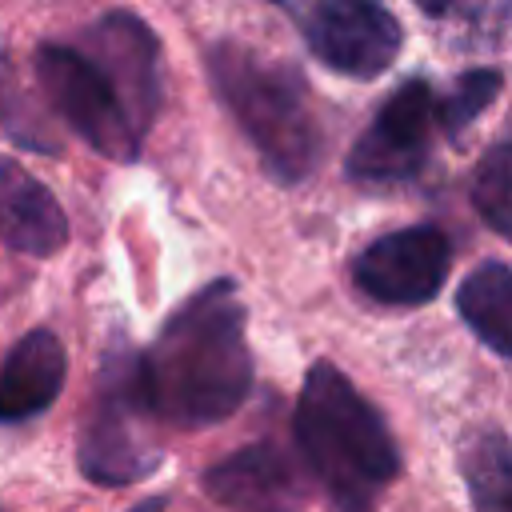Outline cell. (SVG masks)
<instances>
[{
	"instance_id": "obj_6",
	"label": "cell",
	"mask_w": 512,
	"mask_h": 512,
	"mask_svg": "<svg viewBox=\"0 0 512 512\" xmlns=\"http://www.w3.org/2000/svg\"><path fill=\"white\" fill-rule=\"evenodd\" d=\"M280 8L300 28L308 52L324 68L352 80H372L388 72L404 48L400 20L368 0H292Z\"/></svg>"
},
{
	"instance_id": "obj_12",
	"label": "cell",
	"mask_w": 512,
	"mask_h": 512,
	"mask_svg": "<svg viewBox=\"0 0 512 512\" xmlns=\"http://www.w3.org/2000/svg\"><path fill=\"white\" fill-rule=\"evenodd\" d=\"M204 492L236 512H284L296 492L292 468L272 440L248 444L204 472Z\"/></svg>"
},
{
	"instance_id": "obj_7",
	"label": "cell",
	"mask_w": 512,
	"mask_h": 512,
	"mask_svg": "<svg viewBox=\"0 0 512 512\" xmlns=\"http://www.w3.org/2000/svg\"><path fill=\"white\" fill-rule=\"evenodd\" d=\"M436 104L440 100H436L432 84L420 76L392 88V96L376 108V116L368 120V128L360 132V140L348 152V164H344L348 180H356V184L412 180L428 160L432 124H440Z\"/></svg>"
},
{
	"instance_id": "obj_10",
	"label": "cell",
	"mask_w": 512,
	"mask_h": 512,
	"mask_svg": "<svg viewBox=\"0 0 512 512\" xmlns=\"http://www.w3.org/2000/svg\"><path fill=\"white\" fill-rule=\"evenodd\" d=\"M68 352L52 328L20 336L0 364V424H24L48 412L64 388Z\"/></svg>"
},
{
	"instance_id": "obj_18",
	"label": "cell",
	"mask_w": 512,
	"mask_h": 512,
	"mask_svg": "<svg viewBox=\"0 0 512 512\" xmlns=\"http://www.w3.org/2000/svg\"><path fill=\"white\" fill-rule=\"evenodd\" d=\"M168 508V496H148V500H140L132 512H164Z\"/></svg>"
},
{
	"instance_id": "obj_11",
	"label": "cell",
	"mask_w": 512,
	"mask_h": 512,
	"mask_svg": "<svg viewBox=\"0 0 512 512\" xmlns=\"http://www.w3.org/2000/svg\"><path fill=\"white\" fill-rule=\"evenodd\" d=\"M0 244L24 256H52L68 244V216L56 196L8 156H0Z\"/></svg>"
},
{
	"instance_id": "obj_15",
	"label": "cell",
	"mask_w": 512,
	"mask_h": 512,
	"mask_svg": "<svg viewBox=\"0 0 512 512\" xmlns=\"http://www.w3.org/2000/svg\"><path fill=\"white\" fill-rule=\"evenodd\" d=\"M472 208L496 236L512 244V112L504 120V136L484 148L472 172Z\"/></svg>"
},
{
	"instance_id": "obj_9",
	"label": "cell",
	"mask_w": 512,
	"mask_h": 512,
	"mask_svg": "<svg viewBox=\"0 0 512 512\" xmlns=\"http://www.w3.org/2000/svg\"><path fill=\"white\" fill-rule=\"evenodd\" d=\"M84 52H92L108 76L116 80L128 116L140 136H148L156 112H160V40L156 32L136 16V12H104L88 32H84Z\"/></svg>"
},
{
	"instance_id": "obj_5",
	"label": "cell",
	"mask_w": 512,
	"mask_h": 512,
	"mask_svg": "<svg viewBox=\"0 0 512 512\" xmlns=\"http://www.w3.org/2000/svg\"><path fill=\"white\" fill-rule=\"evenodd\" d=\"M32 72L44 100L88 148L112 164H132L140 156L144 136L136 132L116 80L92 52L48 40L32 52Z\"/></svg>"
},
{
	"instance_id": "obj_3",
	"label": "cell",
	"mask_w": 512,
	"mask_h": 512,
	"mask_svg": "<svg viewBox=\"0 0 512 512\" xmlns=\"http://www.w3.org/2000/svg\"><path fill=\"white\" fill-rule=\"evenodd\" d=\"M208 80L224 112L256 148L276 184H300L324 156V128L304 72L240 40L208 48Z\"/></svg>"
},
{
	"instance_id": "obj_8",
	"label": "cell",
	"mask_w": 512,
	"mask_h": 512,
	"mask_svg": "<svg viewBox=\"0 0 512 512\" xmlns=\"http://www.w3.org/2000/svg\"><path fill=\"white\" fill-rule=\"evenodd\" d=\"M452 268V244L436 224H408L376 236L352 260V284L388 308H416L436 300Z\"/></svg>"
},
{
	"instance_id": "obj_2",
	"label": "cell",
	"mask_w": 512,
	"mask_h": 512,
	"mask_svg": "<svg viewBox=\"0 0 512 512\" xmlns=\"http://www.w3.org/2000/svg\"><path fill=\"white\" fill-rule=\"evenodd\" d=\"M292 440L332 512H376V500L400 472L392 428L332 360H316L304 372Z\"/></svg>"
},
{
	"instance_id": "obj_16",
	"label": "cell",
	"mask_w": 512,
	"mask_h": 512,
	"mask_svg": "<svg viewBox=\"0 0 512 512\" xmlns=\"http://www.w3.org/2000/svg\"><path fill=\"white\" fill-rule=\"evenodd\" d=\"M500 84H504V76H500L496 68H468L464 76H456L452 88H448V92L440 96V104H436L440 128H444L448 136H460V132L496 100Z\"/></svg>"
},
{
	"instance_id": "obj_1",
	"label": "cell",
	"mask_w": 512,
	"mask_h": 512,
	"mask_svg": "<svg viewBox=\"0 0 512 512\" xmlns=\"http://www.w3.org/2000/svg\"><path fill=\"white\" fill-rule=\"evenodd\" d=\"M144 388L156 424L212 428L252 392L244 304L232 276L208 280L156 332L144 352Z\"/></svg>"
},
{
	"instance_id": "obj_14",
	"label": "cell",
	"mask_w": 512,
	"mask_h": 512,
	"mask_svg": "<svg viewBox=\"0 0 512 512\" xmlns=\"http://www.w3.org/2000/svg\"><path fill=\"white\" fill-rule=\"evenodd\" d=\"M472 512H512V444L500 428L468 436L460 452Z\"/></svg>"
},
{
	"instance_id": "obj_13",
	"label": "cell",
	"mask_w": 512,
	"mask_h": 512,
	"mask_svg": "<svg viewBox=\"0 0 512 512\" xmlns=\"http://www.w3.org/2000/svg\"><path fill=\"white\" fill-rule=\"evenodd\" d=\"M456 312L472 328V336L496 356L512 360V268L500 260L480 264L456 288Z\"/></svg>"
},
{
	"instance_id": "obj_17",
	"label": "cell",
	"mask_w": 512,
	"mask_h": 512,
	"mask_svg": "<svg viewBox=\"0 0 512 512\" xmlns=\"http://www.w3.org/2000/svg\"><path fill=\"white\" fill-rule=\"evenodd\" d=\"M0 124L4 132L20 144V148H32V152H60V140L48 136L40 112L24 100V88L16 84L12 68H8V56H0Z\"/></svg>"
},
{
	"instance_id": "obj_4",
	"label": "cell",
	"mask_w": 512,
	"mask_h": 512,
	"mask_svg": "<svg viewBox=\"0 0 512 512\" xmlns=\"http://www.w3.org/2000/svg\"><path fill=\"white\" fill-rule=\"evenodd\" d=\"M152 424L156 416L144 388V352L124 332H112L76 440V468L84 480L104 488L148 480L164 464V448L152 440Z\"/></svg>"
}]
</instances>
